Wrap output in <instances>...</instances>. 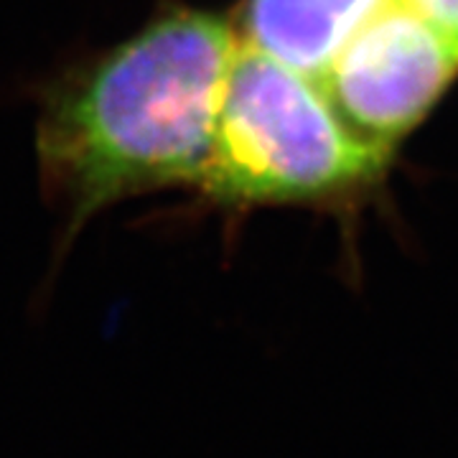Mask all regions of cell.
<instances>
[{"instance_id":"obj_5","label":"cell","mask_w":458,"mask_h":458,"mask_svg":"<svg viewBox=\"0 0 458 458\" xmlns=\"http://www.w3.org/2000/svg\"><path fill=\"white\" fill-rule=\"evenodd\" d=\"M397 3L458 44V0H397Z\"/></svg>"},{"instance_id":"obj_3","label":"cell","mask_w":458,"mask_h":458,"mask_svg":"<svg viewBox=\"0 0 458 458\" xmlns=\"http://www.w3.org/2000/svg\"><path fill=\"white\" fill-rule=\"evenodd\" d=\"M456 80V41L393 0L352 36L316 82L352 131L394 153Z\"/></svg>"},{"instance_id":"obj_1","label":"cell","mask_w":458,"mask_h":458,"mask_svg":"<svg viewBox=\"0 0 458 458\" xmlns=\"http://www.w3.org/2000/svg\"><path fill=\"white\" fill-rule=\"evenodd\" d=\"M240 44L234 21L176 3L51 87L36 156L69 234L123 199L199 186Z\"/></svg>"},{"instance_id":"obj_2","label":"cell","mask_w":458,"mask_h":458,"mask_svg":"<svg viewBox=\"0 0 458 458\" xmlns=\"http://www.w3.org/2000/svg\"><path fill=\"white\" fill-rule=\"evenodd\" d=\"M390 164L313 77L240 44L197 189L222 207L328 204L364 194Z\"/></svg>"},{"instance_id":"obj_4","label":"cell","mask_w":458,"mask_h":458,"mask_svg":"<svg viewBox=\"0 0 458 458\" xmlns=\"http://www.w3.org/2000/svg\"><path fill=\"white\" fill-rule=\"evenodd\" d=\"M393 0H245L242 44L318 80L361 26Z\"/></svg>"}]
</instances>
